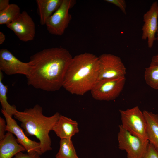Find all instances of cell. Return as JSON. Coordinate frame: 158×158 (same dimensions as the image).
<instances>
[{
  "label": "cell",
  "mask_w": 158,
  "mask_h": 158,
  "mask_svg": "<svg viewBox=\"0 0 158 158\" xmlns=\"http://www.w3.org/2000/svg\"><path fill=\"white\" fill-rule=\"evenodd\" d=\"M3 77L2 72L0 71V102L2 109L5 110L10 116L12 117L18 110L15 106L10 105L7 101L8 88L2 82Z\"/></svg>",
  "instance_id": "19"
},
{
  "label": "cell",
  "mask_w": 158,
  "mask_h": 158,
  "mask_svg": "<svg viewBox=\"0 0 158 158\" xmlns=\"http://www.w3.org/2000/svg\"><path fill=\"white\" fill-rule=\"evenodd\" d=\"M41 155L36 152L26 153L20 152L16 154L13 158H41L40 157Z\"/></svg>",
  "instance_id": "23"
},
{
  "label": "cell",
  "mask_w": 158,
  "mask_h": 158,
  "mask_svg": "<svg viewBox=\"0 0 158 158\" xmlns=\"http://www.w3.org/2000/svg\"><path fill=\"white\" fill-rule=\"evenodd\" d=\"M98 80L125 77L126 68L121 58L110 54H104L99 57Z\"/></svg>",
  "instance_id": "8"
},
{
  "label": "cell",
  "mask_w": 158,
  "mask_h": 158,
  "mask_svg": "<svg viewBox=\"0 0 158 158\" xmlns=\"http://www.w3.org/2000/svg\"><path fill=\"white\" fill-rule=\"evenodd\" d=\"M6 26L22 41H31L34 38L35 23L32 18L25 11H23L15 20Z\"/></svg>",
  "instance_id": "10"
},
{
  "label": "cell",
  "mask_w": 158,
  "mask_h": 158,
  "mask_svg": "<svg viewBox=\"0 0 158 158\" xmlns=\"http://www.w3.org/2000/svg\"><path fill=\"white\" fill-rule=\"evenodd\" d=\"M59 151L55 158H79L71 139H60Z\"/></svg>",
  "instance_id": "17"
},
{
  "label": "cell",
  "mask_w": 158,
  "mask_h": 158,
  "mask_svg": "<svg viewBox=\"0 0 158 158\" xmlns=\"http://www.w3.org/2000/svg\"><path fill=\"white\" fill-rule=\"evenodd\" d=\"M125 77L98 80L90 91L92 97L99 101H110L116 99L122 91L126 81Z\"/></svg>",
  "instance_id": "5"
},
{
  "label": "cell",
  "mask_w": 158,
  "mask_h": 158,
  "mask_svg": "<svg viewBox=\"0 0 158 158\" xmlns=\"http://www.w3.org/2000/svg\"><path fill=\"white\" fill-rule=\"evenodd\" d=\"M30 62L21 61L6 49L0 50V71L9 75H28L30 68Z\"/></svg>",
  "instance_id": "9"
},
{
  "label": "cell",
  "mask_w": 158,
  "mask_h": 158,
  "mask_svg": "<svg viewBox=\"0 0 158 158\" xmlns=\"http://www.w3.org/2000/svg\"><path fill=\"white\" fill-rule=\"evenodd\" d=\"M9 0H0V11H2L7 8L9 5Z\"/></svg>",
  "instance_id": "25"
},
{
  "label": "cell",
  "mask_w": 158,
  "mask_h": 158,
  "mask_svg": "<svg viewBox=\"0 0 158 158\" xmlns=\"http://www.w3.org/2000/svg\"><path fill=\"white\" fill-rule=\"evenodd\" d=\"M121 126L131 134L143 140H148L147 135V125L143 112L136 106L125 110H119Z\"/></svg>",
  "instance_id": "4"
},
{
  "label": "cell",
  "mask_w": 158,
  "mask_h": 158,
  "mask_svg": "<svg viewBox=\"0 0 158 158\" xmlns=\"http://www.w3.org/2000/svg\"><path fill=\"white\" fill-rule=\"evenodd\" d=\"M157 37H156V40L158 42V27L157 31Z\"/></svg>",
  "instance_id": "28"
},
{
  "label": "cell",
  "mask_w": 158,
  "mask_h": 158,
  "mask_svg": "<svg viewBox=\"0 0 158 158\" xmlns=\"http://www.w3.org/2000/svg\"><path fill=\"white\" fill-rule=\"evenodd\" d=\"M74 0H63L59 8L47 21L45 25L48 32L56 35L64 33L72 19L69 10L75 3Z\"/></svg>",
  "instance_id": "7"
},
{
  "label": "cell",
  "mask_w": 158,
  "mask_h": 158,
  "mask_svg": "<svg viewBox=\"0 0 158 158\" xmlns=\"http://www.w3.org/2000/svg\"><path fill=\"white\" fill-rule=\"evenodd\" d=\"M106 2L113 4L118 7L125 15L126 14V4L124 0H106Z\"/></svg>",
  "instance_id": "22"
},
{
  "label": "cell",
  "mask_w": 158,
  "mask_h": 158,
  "mask_svg": "<svg viewBox=\"0 0 158 158\" xmlns=\"http://www.w3.org/2000/svg\"><path fill=\"white\" fill-rule=\"evenodd\" d=\"M52 130L60 139H71L79 131L77 122L60 115Z\"/></svg>",
  "instance_id": "13"
},
{
  "label": "cell",
  "mask_w": 158,
  "mask_h": 158,
  "mask_svg": "<svg viewBox=\"0 0 158 158\" xmlns=\"http://www.w3.org/2000/svg\"><path fill=\"white\" fill-rule=\"evenodd\" d=\"M6 126V121L1 117H0V140L4 137Z\"/></svg>",
  "instance_id": "24"
},
{
  "label": "cell",
  "mask_w": 158,
  "mask_h": 158,
  "mask_svg": "<svg viewBox=\"0 0 158 158\" xmlns=\"http://www.w3.org/2000/svg\"><path fill=\"white\" fill-rule=\"evenodd\" d=\"M72 58L68 50L61 47L37 52L30 57V68L26 76L28 84L47 92L59 90Z\"/></svg>",
  "instance_id": "1"
},
{
  "label": "cell",
  "mask_w": 158,
  "mask_h": 158,
  "mask_svg": "<svg viewBox=\"0 0 158 158\" xmlns=\"http://www.w3.org/2000/svg\"><path fill=\"white\" fill-rule=\"evenodd\" d=\"M141 158H158V151L149 142L147 150Z\"/></svg>",
  "instance_id": "21"
},
{
  "label": "cell",
  "mask_w": 158,
  "mask_h": 158,
  "mask_svg": "<svg viewBox=\"0 0 158 158\" xmlns=\"http://www.w3.org/2000/svg\"><path fill=\"white\" fill-rule=\"evenodd\" d=\"M63 1V0H36L41 25H45L49 18L59 8Z\"/></svg>",
  "instance_id": "15"
},
{
  "label": "cell",
  "mask_w": 158,
  "mask_h": 158,
  "mask_svg": "<svg viewBox=\"0 0 158 158\" xmlns=\"http://www.w3.org/2000/svg\"><path fill=\"white\" fill-rule=\"evenodd\" d=\"M144 23L142 27V39L147 40L148 47L151 48L156 40V34L158 27V3L154 2L149 9L143 16Z\"/></svg>",
  "instance_id": "12"
},
{
  "label": "cell",
  "mask_w": 158,
  "mask_h": 158,
  "mask_svg": "<svg viewBox=\"0 0 158 158\" xmlns=\"http://www.w3.org/2000/svg\"><path fill=\"white\" fill-rule=\"evenodd\" d=\"M42 111V107L36 104L23 111H17L13 116L21 123V127L24 130L27 136H35L39 140L42 154L52 150L49 133L61 115L56 112L48 117L43 114Z\"/></svg>",
  "instance_id": "3"
},
{
  "label": "cell",
  "mask_w": 158,
  "mask_h": 158,
  "mask_svg": "<svg viewBox=\"0 0 158 158\" xmlns=\"http://www.w3.org/2000/svg\"><path fill=\"white\" fill-rule=\"evenodd\" d=\"M151 62L158 64V54L152 57Z\"/></svg>",
  "instance_id": "27"
},
{
  "label": "cell",
  "mask_w": 158,
  "mask_h": 158,
  "mask_svg": "<svg viewBox=\"0 0 158 158\" xmlns=\"http://www.w3.org/2000/svg\"><path fill=\"white\" fill-rule=\"evenodd\" d=\"M20 13V8L18 5L10 4L5 9L0 11V24L8 25L15 20Z\"/></svg>",
  "instance_id": "18"
},
{
  "label": "cell",
  "mask_w": 158,
  "mask_h": 158,
  "mask_svg": "<svg viewBox=\"0 0 158 158\" xmlns=\"http://www.w3.org/2000/svg\"><path fill=\"white\" fill-rule=\"evenodd\" d=\"M118 135L119 148L125 150L127 158H141L145 154L149 143L119 125Z\"/></svg>",
  "instance_id": "6"
},
{
  "label": "cell",
  "mask_w": 158,
  "mask_h": 158,
  "mask_svg": "<svg viewBox=\"0 0 158 158\" xmlns=\"http://www.w3.org/2000/svg\"><path fill=\"white\" fill-rule=\"evenodd\" d=\"M1 112L6 121V131L9 132L15 135L18 142L25 148L27 153L36 152L41 155L42 154L40 148V142H37L28 138L16 121L5 110L1 109Z\"/></svg>",
  "instance_id": "11"
},
{
  "label": "cell",
  "mask_w": 158,
  "mask_h": 158,
  "mask_svg": "<svg viewBox=\"0 0 158 158\" xmlns=\"http://www.w3.org/2000/svg\"><path fill=\"white\" fill-rule=\"evenodd\" d=\"M25 151V148L9 132H7L4 138L0 140V158H13L19 152Z\"/></svg>",
  "instance_id": "14"
},
{
  "label": "cell",
  "mask_w": 158,
  "mask_h": 158,
  "mask_svg": "<svg viewBox=\"0 0 158 158\" xmlns=\"http://www.w3.org/2000/svg\"><path fill=\"white\" fill-rule=\"evenodd\" d=\"M144 78L149 86L158 90V64L151 62L150 66L145 69Z\"/></svg>",
  "instance_id": "20"
},
{
  "label": "cell",
  "mask_w": 158,
  "mask_h": 158,
  "mask_svg": "<svg viewBox=\"0 0 158 158\" xmlns=\"http://www.w3.org/2000/svg\"><path fill=\"white\" fill-rule=\"evenodd\" d=\"M147 125V135L149 142L158 151V114L144 110Z\"/></svg>",
  "instance_id": "16"
},
{
  "label": "cell",
  "mask_w": 158,
  "mask_h": 158,
  "mask_svg": "<svg viewBox=\"0 0 158 158\" xmlns=\"http://www.w3.org/2000/svg\"><path fill=\"white\" fill-rule=\"evenodd\" d=\"M5 40V36L1 32H0V44H1L4 42Z\"/></svg>",
  "instance_id": "26"
},
{
  "label": "cell",
  "mask_w": 158,
  "mask_h": 158,
  "mask_svg": "<svg viewBox=\"0 0 158 158\" xmlns=\"http://www.w3.org/2000/svg\"><path fill=\"white\" fill-rule=\"evenodd\" d=\"M98 57L85 52L73 57L66 72L62 87L72 94L83 95L90 91L98 80Z\"/></svg>",
  "instance_id": "2"
}]
</instances>
